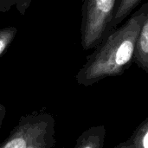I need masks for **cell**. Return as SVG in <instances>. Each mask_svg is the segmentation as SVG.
Segmentation results:
<instances>
[{"mask_svg": "<svg viewBox=\"0 0 148 148\" xmlns=\"http://www.w3.org/2000/svg\"><path fill=\"white\" fill-rule=\"evenodd\" d=\"M146 16L144 11L134 16L108 37L78 72L76 75L78 84L90 86L107 76L123 72L134 56L136 42Z\"/></svg>", "mask_w": 148, "mask_h": 148, "instance_id": "obj_1", "label": "cell"}, {"mask_svg": "<svg viewBox=\"0 0 148 148\" xmlns=\"http://www.w3.org/2000/svg\"><path fill=\"white\" fill-rule=\"evenodd\" d=\"M56 121L49 114L23 116L0 148H52L56 144Z\"/></svg>", "mask_w": 148, "mask_h": 148, "instance_id": "obj_2", "label": "cell"}, {"mask_svg": "<svg viewBox=\"0 0 148 148\" xmlns=\"http://www.w3.org/2000/svg\"><path fill=\"white\" fill-rule=\"evenodd\" d=\"M116 0H84L82 21V44L90 49L99 44L111 21Z\"/></svg>", "mask_w": 148, "mask_h": 148, "instance_id": "obj_3", "label": "cell"}, {"mask_svg": "<svg viewBox=\"0 0 148 148\" xmlns=\"http://www.w3.org/2000/svg\"><path fill=\"white\" fill-rule=\"evenodd\" d=\"M106 134L104 126L92 127L79 136L74 148H103Z\"/></svg>", "mask_w": 148, "mask_h": 148, "instance_id": "obj_4", "label": "cell"}, {"mask_svg": "<svg viewBox=\"0 0 148 148\" xmlns=\"http://www.w3.org/2000/svg\"><path fill=\"white\" fill-rule=\"evenodd\" d=\"M135 49L138 62L148 71V13L141 26Z\"/></svg>", "mask_w": 148, "mask_h": 148, "instance_id": "obj_5", "label": "cell"}, {"mask_svg": "<svg viewBox=\"0 0 148 148\" xmlns=\"http://www.w3.org/2000/svg\"><path fill=\"white\" fill-rule=\"evenodd\" d=\"M135 148H148V116L130 138Z\"/></svg>", "mask_w": 148, "mask_h": 148, "instance_id": "obj_6", "label": "cell"}, {"mask_svg": "<svg viewBox=\"0 0 148 148\" xmlns=\"http://www.w3.org/2000/svg\"><path fill=\"white\" fill-rule=\"evenodd\" d=\"M17 33V29L14 26L0 28V57L10 47Z\"/></svg>", "mask_w": 148, "mask_h": 148, "instance_id": "obj_7", "label": "cell"}, {"mask_svg": "<svg viewBox=\"0 0 148 148\" xmlns=\"http://www.w3.org/2000/svg\"><path fill=\"white\" fill-rule=\"evenodd\" d=\"M140 0H121L114 16L115 23L121 21Z\"/></svg>", "mask_w": 148, "mask_h": 148, "instance_id": "obj_8", "label": "cell"}, {"mask_svg": "<svg viewBox=\"0 0 148 148\" xmlns=\"http://www.w3.org/2000/svg\"><path fill=\"white\" fill-rule=\"evenodd\" d=\"M10 1L13 6L17 10V11L21 15H25L27 10L29 8L32 0H8Z\"/></svg>", "mask_w": 148, "mask_h": 148, "instance_id": "obj_9", "label": "cell"}, {"mask_svg": "<svg viewBox=\"0 0 148 148\" xmlns=\"http://www.w3.org/2000/svg\"><path fill=\"white\" fill-rule=\"evenodd\" d=\"M13 6V4L8 0H0V12L5 13L9 11Z\"/></svg>", "mask_w": 148, "mask_h": 148, "instance_id": "obj_10", "label": "cell"}, {"mask_svg": "<svg viewBox=\"0 0 148 148\" xmlns=\"http://www.w3.org/2000/svg\"><path fill=\"white\" fill-rule=\"evenodd\" d=\"M134 147V144L132 142V140L129 139L127 141H124V142H121L120 143L119 145H117L114 148H133Z\"/></svg>", "mask_w": 148, "mask_h": 148, "instance_id": "obj_11", "label": "cell"}, {"mask_svg": "<svg viewBox=\"0 0 148 148\" xmlns=\"http://www.w3.org/2000/svg\"><path fill=\"white\" fill-rule=\"evenodd\" d=\"M5 114H6V108H4V106L3 104L0 103V127H1V125L3 123Z\"/></svg>", "mask_w": 148, "mask_h": 148, "instance_id": "obj_12", "label": "cell"}, {"mask_svg": "<svg viewBox=\"0 0 148 148\" xmlns=\"http://www.w3.org/2000/svg\"><path fill=\"white\" fill-rule=\"evenodd\" d=\"M61 148H66V147H61Z\"/></svg>", "mask_w": 148, "mask_h": 148, "instance_id": "obj_13", "label": "cell"}, {"mask_svg": "<svg viewBox=\"0 0 148 148\" xmlns=\"http://www.w3.org/2000/svg\"><path fill=\"white\" fill-rule=\"evenodd\" d=\"M133 148H135V147H134H134H133Z\"/></svg>", "mask_w": 148, "mask_h": 148, "instance_id": "obj_14", "label": "cell"}]
</instances>
